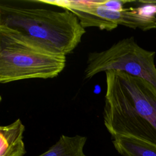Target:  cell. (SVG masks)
I'll return each mask as SVG.
<instances>
[{
  "label": "cell",
  "instance_id": "cell-6",
  "mask_svg": "<svg viewBox=\"0 0 156 156\" xmlns=\"http://www.w3.org/2000/svg\"><path fill=\"white\" fill-rule=\"evenodd\" d=\"M138 113L156 130V90L145 80L115 70Z\"/></svg>",
  "mask_w": 156,
  "mask_h": 156
},
{
  "label": "cell",
  "instance_id": "cell-1",
  "mask_svg": "<svg viewBox=\"0 0 156 156\" xmlns=\"http://www.w3.org/2000/svg\"><path fill=\"white\" fill-rule=\"evenodd\" d=\"M0 26L15 30L54 52H72L85 33L71 12L0 4Z\"/></svg>",
  "mask_w": 156,
  "mask_h": 156
},
{
  "label": "cell",
  "instance_id": "cell-8",
  "mask_svg": "<svg viewBox=\"0 0 156 156\" xmlns=\"http://www.w3.org/2000/svg\"><path fill=\"white\" fill-rule=\"evenodd\" d=\"M115 149L122 156H156V145L126 135L112 137Z\"/></svg>",
  "mask_w": 156,
  "mask_h": 156
},
{
  "label": "cell",
  "instance_id": "cell-9",
  "mask_svg": "<svg viewBox=\"0 0 156 156\" xmlns=\"http://www.w3.org/2000/svg\"><path fill=\"white\" fill-rule=\"evenodd\" d=\"M87 137L76 135L69 136L62 135L48 151L38 156H88L83 152Z\"/></svg>",
  "mask_w": 156,
  "mask_h": 156
},
{
  "label": "cell",
  "instance_id": "cell-7",
  "mask_svg": "<svg viewBox=\"0 0 156 156\" xmlns=\"http://www.w3.org/2000/svg\"><path fill=\"white\" fill-rule=\"evenodd\" d=\"M24 130L20 119L0 127V156H23L26 154L23 141Z\"/></svg>",
  "mask_w": 156,
  "mask_h": 156
},
{
  "label": "cell",
  "instance_id": "cell-4",
  "mask_svg": "<svg viewBox=\"0 0 156 156\" xmlns=\"http://www.w3.org/2000/svg\"><path fill=\"white\" fill-rule=\"evenodd\" d=\"M155 54L140 47L133 37L122 39L104 51L88 54L85 78L90 79L102 71L116 70L141 78L156 90Z\"/></svg>",
  "mask_w": 156,
  "mask_h": 156
},
{
  "label": "cell",
  "instance_id": "cell-2",
  "mask_svg": "<svg viewBox=\"0 0 156 156\" xmlns=\"http://www.w3.org/2000/svg\"><path fill=\"white\" fill-rule=\"evenodd\" d=\"M66 56L54 52L10 28L0 26V82L57 77Z\"/></svg>",
  "mask_w": 156,
  "mask_h": 156
},
{
  "label": "cell",
  "instance_id": "cell-3",
  "mask_svg": "<svg viewBox=\"0 0 156 156\" xmlns=\"http://www.w3.org/2000/svg\"><path fill=\"white\" fill-rule=\"evenodd\" d=\"M104 124L112 137L130 136L156 145V130L137 112L115 70L105 71Z\"/></svg>",
  "mask_w": 156,
  "mask_h": 156
},
{
  "label": "cell",
  "instance_id": "cell-5",
  "mask_svg": "<svg viewBox=\"0 0 156 156\" xmlns=\"http://www.w3.org/2000/svg\"><path fill=\"white\" fill-rule=\"evenodd\" d=\"M35 2L56 5L71 12L77 17L83 28L96 27L106 30H112L118 25H122L125 10L119 11L108 7L106 0H38Z\"/></svg>",
  "mask_w": 156,
  "mask_h": 156
}]
</instances>
